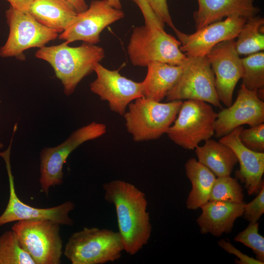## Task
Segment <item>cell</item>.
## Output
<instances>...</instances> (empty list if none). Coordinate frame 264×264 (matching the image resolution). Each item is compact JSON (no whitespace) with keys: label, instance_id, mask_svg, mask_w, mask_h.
<instances>
[{"label":"cell","instance_id":"obj_1","mask_svg":"<svg viewBox=\"0 0 264 264\" xmlns=\"http://www.w3.org/2000/svg\"><path fill=\"white\" fill-rule=\"evenodd\" d=\"M103 189L105 200L114 206L124 251L134 255L148 243L152 231L146 195L120 179L105 183Z\"/></svg>","mask_w":264,"mask_h":264},{"label":"cell","instance_id":"obj_2","mask_svg":"<svg viewBox=\"0 0 264 264\" xmlns=\"http://www.w3.org/2000/svg\"><path fill=\"white\" fill-rule=\"evenodd\" d=\"M35 56L47 62L56 77L61 82L65 94L69 96L82 79L94 71L95 67L104 58V48L83 42L76 47L66 42L39 48Z\"/></svg>","mask_w":264,"mask_h":264},{"label":"cell","instance_id":"obj_3","mask_svg":"<svg viewBox=\"0 0 264 264\" xmlns=\"http://www.w3.org/2000/svg\"><path fill=\"white\" fill-rule=\"evenodd\" d=\"M181 100L161 103L144 97L132 102L123 116L135 142L153 140L166 133L176 119Z\"/></svg>","mask_w":264,"mask_h":264},{"label":"cell","instance_id":"obj_4","mask_svg":"<svg viewBox=\"0 0 264 264\" xmlns=\"http://www.w3.org/2000/svg\"><path fill=\"white\" fill-rule=\"evenodd\" d=\"M123 251L118 232L84 227L70 236L64 253L72 264H104L120 259Z\"/></svg>","mask_w":264,"mask_h":264},{"label":"cell","instance_id":"obj_5","mask_svg":"<svg viewBox=\"0 0 264 264\" xmlns=\"http://www.w3.org/2000/svg\"><path fill=\"white\" fill-rule=\"evenodd\" d=\"M181 44L164 30L145 25L132 30L127 53L134 66H147L154 62L182 66L187 57L180 50Z\"/></svg>","mask_w":264,"mask_h":264},{"label":"cell","instance_id":"obj_6","mask_svg":"<svg viewBox=\"0 0 264 264\" xmlns=\"http://www.w3.org/2000/svg\"><path fill=\"white\" fill-rule=\"evenodd\" d=\"M60 224L46 219L17 221L12 227L35 264H59L63 253Z\"/></svg>","mask_w":264,"mask_h":264},{"label":"cell","instance_id":"obj_7","mask_svg":"<svg viewBox=\"0 0 264 264\" xmlns=\"http://www.w3.org/2000/svg\"><path fill=\"white\" fill-rule=\"evenodd\" d=\"M217 113L207 103L197 100L182 101L177 115L166 133L176 144L194 150L214 135Z\"/></svg>","mask_w":264,"mask_h":264},{"label":"cell","instance_id":"obj_8","mask_svg":"<svg viewBox=\"0 0 264 264\" xmlns=\"http://www.w3.org/2000/svg\"><path fill=\"white\" fill-rule=\"evenodd\" d=\"M9 34L0 47L1 58L15 57L23 61L24 51L33 47L41 48L59 36L55 30L37 22L28 12L24 13L11 6L5 11Z\"/></svg>","mask_w":264,"mask_h":264},{"label":"cell","instance_id":"obj_9","mask_svg":"<svg viewBox=\"0 0 264 264\" xmlns=\"http://www.w3.org/2000/svg\"><path fill=\"white\" fill-rule=\"evenodd\" d=\"M107 132L105 124L92 122L74 131L63 143L45 147L40 153L39 182L42 192L48 195L52 186L63 182V165L69 154L88 141L99 138Z\"/></svg>","mask_w":264,"mask_h":264},{"label":"cell","instance_id":"obj_10","mask_svg":"<svg viewBox=\"0 0 264 264\" xmlns=\"http://www.w3.org/2000/svg\"><path fill=\"white\" fill-rule=\"evenodd\" d=\"M182 73L168 92V101L197 100L221 108L215 88V76L206 56L187 57Z\"/></svg>","mask_w":264,"mask_h":264},{"label":"cell","instance_id":"obj_11","mask_svg":"<svg viewBox=\"0 0 264 264\" xmlns=\"http://www.w3.org/2000/svg\"><path fill=\"white\" fill-rule=\"evenodd\" d=\"M124 16L121 9L111 6L108 0H93L87 10L77 14L58 38L68 44L80 41L96 44L100 41L102 31Z\"/></svg>","mask_w":264,"mask_h":264},{"label":"cell","instance_id":"obj_12","mask_svg":"<svg viewBox=\"0 0 264 264\" xmlns=\"http://www.w3.org/2000/svg\"><path fill=\"white\" fill-rule=\"evenodd\" d=\"M10 144L6 150L0 152V156L3 158L5 163L10 192L6 207L0 216V226L16 221L38 219L51 220L62 225H72L74 221L69 215L74 209L75 205L71 201H66L52 207L41 208L31 206L19 199L16 193L14 176L11 170Z\"/></svg>","mask_w":264,"mask_h":264},{"label":"cell","instance_id":"obj_13","mask_svg":"<svg viewBox=\"0 0 264 264\" xmlns=\"http://www.w3.org/2000/svg\"><path fill=\"white\" fill-rule=\"evenodd\" d=\"M96 79L89 84L90 90L102 101L108 103L110 110L122 116L128 105L143 97L141 82L122 76L118 70H111L100 63L95 67Z\"/></svg>","mask_w":264,"mask_h":264},{"label":"cell","instance_id":"obj_14","mask_svg":"<svg viewBox=\"0 0 264 264\" xmlns=\"http://www.w3.org/2000/svg\"><path fill=\"white\" fill-rule=\"evenodd\" d=\"M234 41L217 44L206 55L214 74L218 98L227 107L232 105L235 88L243 75L241 58L235 49Z\"/></svg>","mask_w":264,"mask_h":264},{"label":"cell","instance_id":"obj_15","mask_svg":"<svg viewBox=\"0 0 264 264\" xmlns=\"http://www.w3.org/2000/svg\"><path fill=\"white\" fill-rule=\"evenodd\" d=\"M246 19L233 16L210 23L193 34L174 31L181 42L180 50L187 57L206 56L217 44L236 38Z\"/></svg>","mask_w":264,"mask_h":264},{"label":"cell","instance_id":"obj_16","mask_svg":"<svg viewBox=\"0 0 264 264\" xmlns=\"http://www.w3.org/2000/svg\"><path fill=\"white\" fill-rule=\"evenodd\" d=\"M264 122V101L259 98L257 90H249L241 85L234 104L217 113L214 135L221 137L242 125L251 127Z\"/></svg>","mask_w":264,"mask_h":264},{"label":"cell","instance_id":"obj_17","mask_svg":"<svg viewBox=\"0 0 264 264\" xmlns=\"http://www.w3.org/2000/svg\"><path fill=\"white\" fill-rule=\"evenodd\" d=\"M243 128L239 126L219 141L227 145L236 154L240 163L237 176L244 183L249 195L258 194L264 185L262 176L264 173V152L253 151L241 142L239 134Z\"/></svg>","mask_w":264,"mask_h":264},{"label":"cell","instance_id":"obj_18","mask_svg":"<svg viewBox=\"0 0 264 264\" xmlns=\"http://www.w3.org/2000/svg\"><path fill=\"white\" fill-rule=\"evenodd\" d=\"M255 0H198V9L193 13L196 30L224 18L238 16L246 19L255 16L260 8Z\"/></svg>","mask_w":264,"mask_h":264},{"label":"cell","instance_id":"obj_19","mask_svg":"<svg viewBox=\"0 0 264 264\" xmlns=\"http://www.w3.org/2000/svg\"><path fill=\"white\" fill-rule=\"evenodd\" d=\"M244 202L208 201L200 207L197 222L202 234L220 237L232 230L236 220L243 215Z\"/></svg>","mask_w":264,"mask_h":264},{"label":"cell","instance_id":"obj_20","mask_svg":"<svg viewBox=\"0 0 264 264\" xmlns=\"http://www.w3.org/2000/svg\"><path fill=\"white\" fill-rule=\"evenodd\" d=\"M147 67L146 76L141 82L143 97L161 102L177 82L182 67L158 62H152Z\"/></svg>","mask_w":264,"mask_h":264},{"label":"cell","instance_id":"obj_21","mask_svg":"<svg viewBox=\"0 0 264 264\" xmlns=\"http://www.w3.org/2000/svg\"><path fill=\"white\" fill-rule=\"evenodd\" d=\"M28 13L39 23L59 34L67 28L77 14L66 0H34Z\"/></svg>","mask_w":264,"mask_h":264},{"label":"cell","instance_id":"obj_22","mask_svg":"<svg viewBox=\"0 0 264 264\" xmlns=\"http://www.w3.org/2000/svg\"><path fill=\"white\" fill-rule=\"evenodd\" d=\"M195 149L198 161L217 177L230 176L238 162L232 149L220 141L209 139L203 146H198Z\"/></svg>","mask_w":264,"mask_h":264},{"label":"cell","instance_id":"obj_23","mask_svg":"<svg viewBox=\"0 0 264 264\" xmlns=\"http://www.w3.org/2000/svg\"><path fill=\"white\" fill-rule=\"evenodd\" d=\"M185 170L192 184L186 200V207L189 210H196L209 200L216 176L194 158L187 161Z\"/></svg>","mask_w":264,"mask_h":264},{"label":"cell","instance_id":"obj_24","mask_svg":"<svg viewBox=\"0 0 264 264\" xmlns=\"http://www.w3.org/2000/svg\"><path fill=\"white\" fill-rule=\"evenodd\" d=\"M234 41L239 55L247 56L264 50V19L258 15L246 20Z\"/></svg>","mask_w":264,"mask_h":264},{"label":"cell","instance_id":"obj_25","mask_svg":"<svg viewBox=\"0 0 264 264\" xmlns=\"http://www.w3.org/2000/svg\"><path fill=\"white\" fill-rule=\"evenodd\" d=\"M0 264H35L12 230L0 236Z\"/></svg>","mask_w":264,"mask_h":264},{"label":"cell","instance_id":"obj_26","mask_svg":"<svg viewBox=\"0 0 264 264\" xmlns=\"http://www.w3.org/2000/svg\"><path fill=\"white\" fill-rule=\"evenodd\" d=\"M242 84L246 88L257 90L264 88V52L260 51L241 58Z\"/></svg>","mask_w":264,"mask_h":264},{"label":"cell","instance_id":"obj_27","mask_svg":"<svg viewBox=\"0 0 264 264\" xmlns=\"http://www.w3.org/2000/svg\"><path fill=\"white\" fill-rule=\"evenodd\" d=\"M243 189L238 180L230 176L216 177L209 201L243 202Z\"/></svg>","mask_w":264,"mask_h":264},{"label":"cell","instance_id":"obj_28","mask_svg":"<svg viewBox=\"0 0 264 264\" xmlns=\"http://www.w3.org/2000/svg\"><path fill=\"white\" fill-rule=\"evenodd\" d=\"M234 241L252 249L256 259L264 264V238L259 233V223H249L247 227L238 234Z\"/></svg>","mask_w":264,"mask_h":264},{"label":"cell","instance_id":"obj_29","mask_svg":"<svg viewBox=\"0 0 264 264\" xmlns=\"http://www.w3.org/2000/svg\"><path fill=\"white\" fill-rule=\"evenodd\" d=\"M241 142L246 147L257 152H264V124L251 127L241 131L239 134Z\"/></svg>","mask_w":264,"mask_h":264},{"label":"cell","instance_id":"obj_30","mask_svg":"<svg viewBox=\"0 0 264 264\" xmlns=\"http://www.w3.org/2000/svg\"><path fill=\"white\" fill-rule=\"evenodd\" d=\"M264 213V185L258 195L250 202L244 204L243 215L249 223L258 222Z\"/></svg>","mask_w":264,"mask_h":264},{"label":"cell","instance_id":"obj_31","mask_svg":"<svg viewBox=\"0 0 264 264\" xmlns=\"http://www.w3.org/2000/svg\"><path fill=\"white\" fill-rule=\"evenodd\" d=\"M141 10L145 21V25L150 27L164 30L165 23L155 14L148 0H131Z\"/></svg>","mask_w":264,"mask_h":264},{"label":"cell","instance_id":"obj_32","mask_svg":"<svg viewBox=\"0 0 264 264\" xmlns=\"http://www.w3.org/2000/svg\"><path fill=\"white\" fill-rule=\"evenodd\" d=\"M152 9L157 17L164 23H167L173 30L174 25L169 11L167 0H148Z\"/></svg>","mask_w":264,"mask_h":264},{"label":"cell","instance_id":"obj_33","mask_svg":"<svg viewBox=\"0 0 264 264\" xmlns=\"http://www.w3.org/2000/svg\"><path fill=\"white\" fill-rule=\"evenodd\" d=\"M218 245L230 254L235 255L237 259H235V263L238 264H264L256 259L249 257L243 254L239 250L235 248L231 243L223 239L220 240Z\"/></svg>","mask_w":264,"mask_h":264},{"label":"cell","instance_id":"obj_34","mask_svg":"<svg viewBox=\"0 0 264 264\" xmlns=\"http://www.w3.org/2000/svg\"><path fill=\"white\" fill-rule=\"evenodd\" d=\"M10 3V6L18 11L27 13L34 0H5Z\"/></svg>","mask_w":264,"mask_h":264},{"label":"cell","instance_id":"obj_35","mask_svg":"<svg viewBox=\"0 0 264 264\" xmlns=\"http://www.w3.org/2000/svg\"><path fill=\"white\" fill-rule=\"evenodd\" d=\"M72 7L77 13L82 12L88 7L86 0H66Z\"/></svg>","mask_w":264,"mask_h":264},{"label":"cell","instance_id":"obj_36","mask_svg":"<svg viewBox=\"0 0 264 264\" xmlns=\"http://www.w3.org/2000/svg\"><path fill=\"white\" fill-rule=\"evenodd\" d=\"M109 4L115 8L121 9L122 5L120 0H108Z\"/></svg>","mask_w":264,"mask_h":264},{"label":"cell","instance_id":"obj_37","mask_svg":"<svg viewBox=\"0 0 264 264\" xmlns=\"http://www.w3.org/2000/svg\"><path fill=\"white\" fill-rule=\"evenodd\" d=\"M3 147V144L0 141V149H2Z\"/></svg>","mask_w":264,"mask_h":264},{"label":"cell","instance_id":"obj_38","mask_svg":"<svg viewBox=\"0 0 264 264\" xmlns=\"http://www.w3.org/2000/svg\"></svg>","mask_w":264,"mask_h":264}]
</instances>
